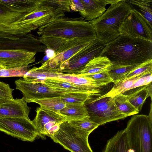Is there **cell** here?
I'll return each mask as SVG.
<instances>
[{
	"instance_id": "obj_12",
	"label": "cell",
	"mask_w": 152,
	"mask_h": 152,
	"mask_svg": "<svg viewBox=\"0 0 152 152\" xmlns=\"http://www.w3.org/2000/svg\"><path fill=\"white\" fill-rule=\"evenodd\" d=\"M119 31L121 34L152 42V27L135 10H132Z\"/></svg>"
},
{
	"instance_id": "obj_16",
	"label": "cell",
	"mask_w": 152,
	"mask_h": 152,
	"mask_svg": "<svg viewBox=\"0 0 152 152\" xmlns=\"http://www.w3.org/2000/svg\"><path fill=\"white\" fill-rule=\"evenodd\" d=\"M120 0H81L85 10L83 18L88 21L97 18L102 15L107 9V4H112Z\"/></svg>"
},
{
	"instance_id": "obj_38",
	"label": "cell",
	"mask_w": 152,
	"mask_h": 152,
	"mask_svg": "<svg viewBox=\"0 0 152 152\" xmlns=\"http://www.w3.org/2000/svg\"><path fill=\"white\" fill-rule=\"evenodd\" d=\"M13 90L9 84L0 81V101L4 102L13 99L12 95Z\"/></svg>"
},
{
	"instance_id": "obj_20",
	"label": "cell",
	"mask_w": 152,
	"mask_h": 152,
	"mask_svg": "<svg viewBox=\"0 0 152 152\" xmlns=\"http://www.w3.org/2000/svg\"><path fill=\"white\" fill-rule=\"evenodd\" d=\"M0 5L14 12L28 13L40 6L39 0H0Z\"/></svg>"
},
{
	"instance_id": "obj_40",
	"label": "cell",
	"mask_w": 152,
	"mask_h": 152,
	"mask_svg": "<svg viewBox=\"0 0 152 152\" xmlns=\"http://www.w3.org/2000/svg\"><path fill=\"white\" fill-rule=\"evenodd\" d=\"M71 10L79 12L83 18L85 15V10L81 0H70Z\"/></svg>"
},
{
	"instance_id": "obj_22",
	"label": "cell",
	"mask_w": 152,
	"mask_h": 152,
	"mask_svg": "<svg viewBox=\"0 0 152 152\" xmlns=\"http://www.w3.org/2000/svg\"><path fill=\"white\" fill-rule=\"evenodd\" d=\"M102 152H132L128 145L124 130L118 131L107 141Z\"/></svg>"
},
{
	"instance_id": "obj_9",
	"label": "cell",
	"mask_w": 152,
	"mask_h": 152,
	"mask_svg": "<svg viewBox=\"0 0 152 152\" xmlns=\"http://www.w3.org/2000/svg\"><path fill=\"white\" fill-rule=\"evenodd\" d=\"M46 49L40 43L39 37L33 34L0 31V50H20L36 53L45 52Z\"/></svg>"
},
{
	"instance_id": "obj_14",
	"label": "cell",
	"mask_w": 152,
	"mask_h": 152,
	"mask_svg": "<svg viewBox=\"0 0 152 152\" xmlns=\"http://www.w3.org/2000/svg\"><path fill=\"white\" fill-rule=\"evenodd\" d=\"M36 54L20 50H0V65L6 69L28 66L35 61Z\"/></svg>"
},
{
	"instance_id": "obj_41",
	"label": "cell",
	"mask_w": 152,
	"mask_h": 152,
	"mask_svg": "<svg viewBox=\"0 0 152 152\" xmlns=\"http://www.w3.org/2000/svg\"><path fill=\"white\" fill-rule=\"evenodd\" d=\"M45 52L46 55L49 59L53 58L55 56V53L52 50L47 49Z\"/></svg>"
},
{
	"instance_id": "obj_35",
	"label": "cell",
	"mask_w": 152,
	"mask_h": 152,
	"mask_svg": "<svg viewBox=\"0 0 152 152\" xmlns=\"http://www.w3.org/2000/svg\"><path fill=\"white\" fill-rule=\"evenodd\" d=\"M40 6H47L65 12L71 11L70 0H39Z\"/></svg>"
},
{
	"instance_id": "obj_5",
	"label": "cell",
	"mask_w": 152,
	"mask_h": 152,
	"mask_svg": "<svg viewBox=\"0 0 152 152\" xmlns=\"http://www.w3.org/2000/svg\"><path fill=\"white\" fill-rule=\"evenodd\" d=\"M84 104L89 118L99 126L127 117L118 108L113 97L99 94L90 95Z\"/></svg>"
},
{
	"instance_id": "obj_2",
	"label": "cell",
	"mask_w": 152,
	"mask_h": 152,
	"mask_svg": "<svg viewBox=\"0 0 152 152\" xmlns=\"http://www.w3.org/2000/svg\"><path fill=\"white\" fill-rule=\"evenodd\" d=\"M132 10L125 0H120L110 4L100 17L88 22L94 29L96 38L107 44L121 35L119 28Z\"/></svg>"
},
{
	"instance_id": "obj_7",
	"label": "cell",
	"mask_w": 152,
	"mask_h": 152,
	"mask_svg": "<svg viewBox=\"0 0 152 152\" xmlns=\"http://www.w3.org/2000/svg\"><path fill=\"white\" fill-rule=\"evenodd\" d=\"M90 134L74 128L66 121L61 124L59 130L50 137L71 152H93L88 140Z\"/></svg>"
},
{
	"instance_id": "obj_6",
	"label": "cell",
	"mask_w": 152,
	"mask_h": 152,
	"mask_svg": "<svg viewBox=\"0 0 152 152\" xmlns=\"http://www.w3.org/2000/svg\"><path fill=\"white\" fill-rule=\"evenodd\" d=\"M65 12L51 7L40 6L35 10L6 27V29L14 33H29L58 18L64 17Z\"/></svg>"
},
{
	"instance_id": "obj_26",
	"label": "cell",
	"mask_w": 152,
	"mask_h": 152,
	"mask_svg": "<svg viewBox=\"0 0 152 152\" xmlns=\"http://www.w3.org/2000/svg\"><path fill=\"white\" fill-rule=\"evenodd\" d=\"M132 9L139 12L152 27V0H125Z\"/></svg>"
},
{
	"instance_id": "obj_8",
	"label": "cell",
	"mask_w": 152,
	"mask_h": 152,
	"mask_svg": "<svg viewBox=\"0 0 152 152\" xmlns=\"http://www.w3.org/2000/svg\"><path fill=\"white\" fill-rule=\"evenodd\" d=\"M0 131L22 141L28 142H33L37 137L42 136L29 118L0 119Z\"/></svg>"
},
{
	"instance_id": "obj_33",
	"label": "cell",
	"mask_w": 152,
	"mask_h": 152,
	"mask_svg": "<svg viewBox=\"0 0 152 152\" xmlns=\"http://www.w3.org/2000/svg\"><path fill=\"white\" fill-rule=\"evenodd\" d=\"M92 94L83 93H65L61 96V99L66 104L82 105Z\"/></svg>"
},
{
	"instance_id": "obj_43",
	"label": "cell",
	"mask_w": 152,
	"mask_h": 152,
	"mask_svg": "<svg viewBox=\"0 0 152 152\" xmlns=\"http://www.w3.org/2000/svg\"><path fill=\"white\" fill-rule=\"evenodd\" d=\"M3 102V101H0V103H1V102Z\"/></svg>"
},
{
	"instance_id": "obj_29",
	"label": "cell",
	"mask_w": 152,
	"mask_h": 152,
	"mask_svg": "<svg viewBox=\"0 0 152 152\" xmlns=\"http://www.w3.org/2000/svg\"><path fill=\"white\" fill-rule=\"evenodd\" d=\"M144 73L128 79L121 80L114 83V85L112 89L105 95L107 96L113 97L118 94L124 93L129 91L135 81Z\"/></svg>"
},
{
	"instance_id": "obj_13",
	"label": "cell",
	"mask_w": 152,
	"mask_h": 152,
	"mask_svg": "<svg viewBox=\"0 0 152 152\" xmlns=\"http://www.w3.org/2000/svg\"><path fill=\"white\" fill-rule=\"evenodd\" d=\"M36 115L32 121L39 133L50 137L68 119L60 114L41 107L36 108Z\"/></svg>"
},
{
	"instance_id": "obj_25",
	"label": "cell",
	"mask_w": 152,
	"mask_h": 152,
	"mask_svg": "<svg viewBox=\"0 0 152 152\" xmlns=\"http://www.w3.org/2000/svg\"><path fill=\"white\" fill-rule=\"evenodd\" d=\"M59 114L68 120L89 118L88 112L84 104L82 105L66 104L65 107L60 111Z\"/></svg>"
},
{
	"instance_id": "obj_42",
	"label": "cell",
	"mask_w": 152,
	"mask_h": 152,
	"mask_svg": "<svg viewBox=\"0 0 152 152\" xmlns=\"http://www.w3.org/2000/svg\"><path fill=\"white\" fill-rule=\"evenodd\" d=\"M5 69H6V67L1 65H0V70Z\"/></svg>"
},
{
	"instance_id": "obj_36",
	"label": "cell",
	"mask_w": 152,
	"mask_h": 152,
	"mask_svg": "<svg viewBox=\"0 0 152 152\" xmlns=\"http://www.w3.org/2000/svg\"><path fill=\"white\" fill-rule=\"evenodd\" d=\"M28 66L0 70V77H23L29 70Z\"/></svg>"
},
{
	"instance_id": "obj_24",
	"label": "cell",
	"mask_w": 152,
	"mask_h": 152,
	"mask_svg": "<svg viewBox=\"0 0 152 152\" xmlns=\"http://www.w3.org/2000/svg\"><path fill=\"white\" fill-rule=\"evenodd\" d=\"M44 82L51 87L66 90L70 93L95 94L79 85L57 78H48L45 80Z\"/></svg>"
},
{
	"instance_id": "obj_17",
	"label": "cell",
	"mask_w": 152,
	"mask_h": 152,
	"mask_svg": "<svg viewBox=\"0 0 152 152\" xmlns=\"http://www.w3.org/2000/svg\"><path fill=\"white\" fill-rule=\"evenodd\" d=\"M40 43L47 49L54 51L55 56L61 53L85 39H67L61 38L40 36Z\"/></svg>"
},
{
	"instance_id": "obj_39",
	"label": "cell",
	"mask_w": 152,
	"mask_h": 152,
	"mask_svg": "<svg viewBox=\"0 0 152 152\" xmlns=\"http://www.w3.org/2000/svg\"><path fill=\"white\" fill-rule=\"evenodd\" d=\"M152 71L145 73L142 75L135 81L129 90L148 85L152 82Z\"/></svg>"
},
{
	"instance_id": "obj_10",
	"label": "cell",
	"mask_w": 152,
	"mask_h": 152,
	"mask_svg": "<svg viewBox=\"0 0 152 152\" xmlns=\"http://www.w3.org/2000/svg\"><path fill=\"white\" fill-rule=\"evenodd\" d=\"M15 83L16 89L20 91L25 101L27 103L33 102L37 100L61 96L68 91L51 87L44 82H33L25 80L20 78Z\"/></svg>"
},
{
	"instance_id": "obj_30",
	"label": "cell",
	"mask_w": 152,
	"mask_h": 152,
	"mask_svg": "<svg viewBox=\"0 0 152 152\" xmlns=\"http://www.w3.org/2000/svg\"><path fill=\"white\" fill-rule=\"evenodd\" d=\"M113 98L118 108L127 117L139 113V111L129 101L126 95L120 94Z\"/></svg>"
},
{
	"instance_id": "obj_1",
	"label": "cell",
	"mask_w": 152,
	"mask_h": 152,
	"mask_svg": "<svg viewBox=\"0 0 152 152\" xmlns=\"http://www.w3.org/2000/svg\"><path fill=\"white\" fill-rule=\"evenodd\" d=\"M100 56L113 64L140 65L152 59V42L121 34L106 44Z\"/></svg>"
},
{
	"instance_id": "obj_19",
	"label": "cell",
	"mask_w": 152,
	"mask_h": 152,
	"mask_svg": "<svg viewBox=\"0 0 152 152\" xmlns=\"http://www.w3.org/2000/svg\"><path fill=\"white\" fill-rule=\"evenodd\" d=\"M112 64L107 57L100 56L94 58L84 66L69 74L80 76L98 73L107 70Z\"/></svg>"
},
{
	"instance_id": "obj_31",
	"label": "cell",
	"mask_w": 152,
	"mask_h": 152,
	"mask_svg": "<svg viewBox=\"0 0 152 152\" xmlns=\"http://www.w3.org/2000/svg\"><path fill=\"white\" fill-rule=\"evenodd\" d=\"M67 121L74 128L89 134L99 126L89 118L77 120H69Z\"/></svg>"
},
{
	"instance_id": "obj_28",
	"label": "cell",
	"mask_w": 152,
	"mask_h": 152,
	"mask_svg": "<svg viewBox=\"0 0 152 152\" xmlns=\"http://www.w3.org/2000/svg\"><path fill=\"white\" fill-rule=\"evenodd\" d=\"M33 102L39 104L42 108L58 113L66 105L62 101L61 96L35 100Z\"/></svg>"
},
{
	"instance_id": "obj_34",
	"label": "cell",
	"mask_w": 152,
	"mask_h": 152,
	"mask_svg": "<svg viewBox=\"0 0 152 152\" xmlns=\"http://www.w3.org/2000/svg\"><path fill=\"white\" fill-rule=\"evenodd\" d=\"M80 76L91 79L94 82L96 87L100 88L110 83L113 82L107 70L98 73L88 74Z\"/></svg>"
},
{
	"instance_id": "obj_23",
	"label": "cell",
	"mask_w": 152,
	"mask_h": 152,
	"mask_svg": "<svg viewBox=\"0 0 152 152\" xmlns=\"http://www.w3.org/2000/svg\"><path fill=\"white\" fill-rule=\"evenodd\" d=\"M57 78L79 85L94 94H99L101 92V88L96 87L93 81L88 78L61 73Z\"/></svg>"
},
{
	"instance_id": "obj_37",
	"label": "cell",
	"mask_w": 152,
	"mask_h": 152,
	"mask_svg": "<svg viewBox=\"0 0 152 152\" xmlns=\"http://www.w3.org/2000/svg\"><path fill=\"white\" fill-rule=\"evenodd\" d=\"M151 71H152V59L142 64L139 67L131 72L121 80L128 79Z\"/></svg>"
},
{
	"instance_id": "obj_11",
	"label": "cell",
	"mask_w": 152,
	"mask_h": 152,
	"mask_svg": "<svg viewBox=\"0 0 152 152\" xmlns=\"http://www.w3.org/2000/svg\"><path fill=\"white\" fill-rule=\"evenodd\" d=\"M106 44L96 38L70 58L63 66L61 73L69 74L84 66L94 58L100 56Z\"/></svg>"
},
{
	"instance_id": "obj_18",
	"label": "cell",
	"mask_w": 152,
	"mask_h": 152,
	"mask_svg": "<svg viewBox=\"0 0 152 152\" xmlns=\"http://www.w3.org/2000/svg\"><path fill=\"white\" fill-rule=\"evenodd\" d=\"M61 72L50 68L45 62L39 67H34L30 69L24 75L26 81L33 82H43L50 78H57Z\"/></svg>"
},
{
	"instance_id": "obj_4",
	"label": "cell",
	"mask_w": 152,
	"mask_h": 152,
	"mask_svg": "<svg viewBox=\"0 0 152 152\" xmlns=\"http://www.w3.org/2000/svg\"><path fill=\"white\" fill-rule=\"evenodd\" d=\"M124 130L132 152H152V117L134 115Z\"/></svg>"
},
{
	"instance_id": "obj_15",
	"label": "cell",
	"mask_w": 152,
	"mask_h": 152,
	"mask_svg": "<svg viewBox=\"0 0 152 152\" xmlns=\"http://www.w3.org/2000/svg\"><path fill=\"white\" fill-rule=\"evenodd\" d=\"M23 97L0 103V119L22 117L28 118L30 108Z\"/></svg>"
},
{
	"instance_id": "obj_21",
	"label": "cell",
	"mask_w": 152,
	"mask_h": 152,
	"mask_svg": "<svg viewBox=\"0 0 152 152\" xmlns=\"http://www.w3.org/2000/svg\"><path fill=\"white\" fill-rule=\"evenodd\" d=\"M135 88L129 94L125 95L130 102L140 112L146 99L149 96L152 99L151 82L148 85Z\"/></svg>"
},
{
	"instance_id": "obj_32",
	"label": "cell",
	"mask_w": 152,
	"mask_h": 152,
	"mask_svg": "<svg viewBox=\"0 0 152 152\" xmlns=\"http://www.w3.org/2000/svg\"><path fill=\"white\" fill-rule=\"evenodd\" d=\"M26 14L12 12L0 5V29L10 26Z\"/></svg>"
},
{
	"instance_id": "obj_27",
	"label": "cell",
	"mask_w": 152,
	"mask_h": 152,
	"mask_svg": "<svg viewBox=\"0 0 152 152\" xmlns=\"http://www.w3.org/2000/svg\"><path fill=\"white\" fill-rule=\"evenodd\" d=\"M126 65L112 64L107 69L108 73L115 83L121 80L140 65Z\"/></svg>"
},
{
	"instance_id": "obj_3",
	"label": "cell",
	"mask_w": 152,
	"mask_h": 152,
	"mask_svg": "<svg viewBox=\"0 0 152 152\" xmlns=\"http://www.w3.org/2000/svg\"><path fill=\"white\" fill-rule=\"evenodd\" d=\"M83 19L60 17L39 28L37 33L40 36L67 39H96L93 27Z\"/></svg>"
}]
</instances>
